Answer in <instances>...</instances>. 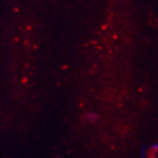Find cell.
I'll list each match as a JSON object with an SVG mask.
<instances>
[{
    "label": "cell",
    "instance_id": "2",
    "mask_svg": "<svg viewBox=\"0 0 158 158\" xmlns=\"http://www.w3.org/2000/svg\"><path fill=\"white\" fill-rule=\"evenodd\" d=\"M97 118H98V115L95 114V113H93V112H89L88 114H86L85 115V120L87 122H90V123L96 122L97 121Z\"/></svg>",
    "mask_w": 158,
    "mask_h": 158
},
{
    "label": "cell",
    "instance_id": "1",
    "mask_svg": "<svg viewBox=\"0 0 158 158\" xmlns=\"http://www.w3.org/2000/svg\"><path fill=\"white\" fill-rule=\"evenodd\" d=\"M149 147L147 146H142L141 148H140V152H139V157L140 158H148L149 156Z\"/></svg>",
    "mask_w": 158,
    "mask_h": 158
}]
</instances>
